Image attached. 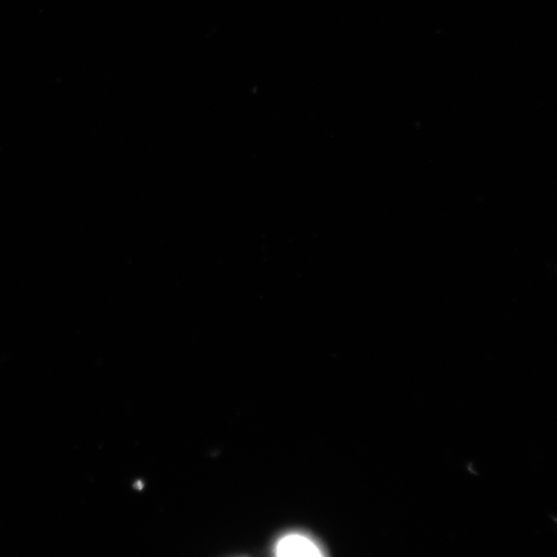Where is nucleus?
Wrapping results in <instances>:
<instances>
[{"label": "nucleus", "instance_id": "nucleus-1", "mask_svg": "<svg viewBox=\"0 0 557 557\" xmlns=\"http://www.w3.org/2000/svg\"><path fill=\"white\" fill-rule=\"evenodd\" d=\"M278 556H322L320 547L303 535H288L276 546Z\"/></svg>", "mask_w": 557, "mask_h": 557}]
</instances>
